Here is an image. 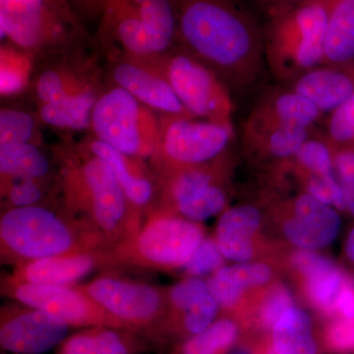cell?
<instances>
[{
	"mask_svg": "<svg viewBox=\"0 0 354 354\" xmlns=\"http://www.w3.org/2000/svg\"><path fill=\"white\" fill-rule=\"evenodd\" d=\"M178 38L227 87L252 85L265 62L264 32L236 0H174Z\"/></svg>",
	"mask_w": 354,
	"mask_h": 354,
	"instance_id": "1",
	"label": "cell"
},
{
	"mask_svg": "<svg viewBox=\"0 0 354 354\" xmlns=\"http://www.w3.org/2000/svg\"><path fill=\"white\" fill-rule=\"evenodd\" d=\"M329 0H304L272 12L264 32L265 59L277 78L292 83L323 64Z\"/></svg>",
	"mask_w": 354,
	"mask_h": 354,
	"instance_id": "2",
	"label": "cell"
},
{
	"mask_svg": "<svg viewBox=\"0 0 354 354\" xmlns=\"http://www.w3.org/2000/svg\"><path fill=\"white\" fill-rule=\"evenodd\" d=\"M165 78L193 118L232 125L234 102L227 86L197 58L174 55L167 62Z\"/></svg>",
	"mask_w": 354,
	"mask_h": 354,
	"instance_id": "3",
	"label": "cell"
},
{
	"mask_svg": "<svg viewBox=\"0 0 354 354\" xmlns=\"http://www.w3.org/2000/svg\"><path fill=\"white\" fill-rule=\"evenodd\" d=\"M2 241L13 252L31 259L59 256L69 250L72 235L59 218L39 207H18L0 221Z\"/></svg>",
	"mask_w": 354,
	"mask_h": 354,
	"instance_id": "4",
	"label": "cell"
},
{
	"mask_svg": "<svg viewBox=\"0 0 354 354\" xmlns=\"http://www.w3.org/2000/svg\"><path fill=\"white\" fill-rule=\"evenodd\" d=\"M91 125L99 141L123 155H137L145 147V113L124 88H114L95 102Z\"/></svg>",
	"mask_w": 354,
	"mask_h": 354,
	"instance_id": "5",
	"label": "cell"
},
{
	"mask_svg": "<svg viewBox=\"0 0 354 354\" xmlns=\"http://www.w3.org/2000/svg\"><path fill=\"white\" fill-rule=\"evenodd\" d=\"M234 125L174 116L164 132L165 155L179 164L197 165L220 155L234 136Z\"/></svg>",
	"mask_w": 354,
	"mask_h": 354,
	"instance_id": "6",
	"label": "cell"
},
{
	"mask_svg": "<svg viewBox=\"0 0 354 354\" xmlns=\"http://www.w3.org/2000/svg\"><path fill=\"white\" fill-rule=\"evenodd\" d=\"M1 38L35 48L59 36L62 25L50 0H0Z\"/></svg>",
	"mask_w": 354,
	"mask_h": 354,
	"instance_id": "7",
	"label": "cell"
},
{
	"mask_svg": "<svg viewBox=\"0 0 354 354\" xmlns=\"http://www.w3.org/2000/svg\"><path fill=\"white\" fill-rule=\"evenodd\" d=\"M69 325L57 317L35 309L9 319L0 329V344L17 354H43L64 342Z\"/></svg>",
	"mask_w": 354,
	"mask_h": 354,
	"instance_id": "8",
	"label": "cell"
},
{
	"mask_svg": "<svg viewBox=\"0 0 354 354\" xmlns=\"http://www.w3.org/2000/svg\"><path fill=\"white\" fill-rule=\"evenodd\" d=\"M201 241L202 232L196 225L164 218L150 223L137 245L140 254L156 264L184 265Z\"/></svg>",
	"mask_w": 354,
	"mask_h": 354,
	"instance_id": "9",
	"label": "cell"
},
{
	"mask_svg": "<svg viewBox=\"0 0 354 354\" xmlns=\"http://www.w3.org/2000/svg\"><path fill=\"white\" fill-rule=\"evenodd\" d=\"M87 293L109 313L127 322L145 323L160 308V295L150 286L100 279L88 286Z\"/></svg>",
	"mask_w": 354,
	"mask_h": 354,
	"instance_id": "10",
	"label": "cell"
},
{
	"mask_svg": "<svg viewBox=\"0 0 354 354\" xmlns=\"http://www.w3.org/2000/svg\"><path fill=\"white\" fill-rule=\"evenodd\" d=\"M15 295L22 304L57 317L68 325L118 326L95 312L82 295L62 286L25 283L18 286Z\"/></svg>",
	"mask_w": 354,
	"mask_h": 354,
	"instance_id": "11",
	"label": "cell"
},
{
	"mask_svg": "<svg viewBox=\"0 0 354 354\" xmlns=\"http://www.w3.org/2000/svg\"><path fill=\"white\" fill-rule=\"evenodd\" d=\"M339 227L341 220L334 209L306 193L297 200L295 216L286 221L285 234L295 245L318 249L334 241Z\"/></svg>",
	"mask_w": 354,
	"mask_h": 354,
	"instance_id": "12",
	"label": "cell"
},
{
	"mask_svg": "<svg viewBox=\"0 0 354 354\" xmlns=\"http://www.w3.org/2000/svg\"><path fill=\"white\" fill-rule=\"evenodd\" d=\"M290 88L309 99L321 113H332L354 94V62L320 65L293 81Z\"/></svg>",
	"mask_w": 354,
	"mask_h": 354,
	"instance_id": "13",
	"label": "cell"
},
{
	"mask_svg": "<svg viewBox=\"0 0 354 354\" xmlns=\"http://www.w3.org/2000/svg\"><path fill=\"white\" fill-rule=\"evenodd\" d=\"M113 78L118 87L127 90L141 104L172 116L193 118L179 101L167 78L132 64L118 65L114 69Z\"/></svg>",
	"mask_w": 354,
	"mask_h": 354,
	"instance_id": "14",
	"label": "cell"
},
{
	"mask_svg": "<svg viewBox=\"0 0 354 354\" xmlns=\"http://www.w3.org/2000/svg\"><path fill=\"white\" fill-rule=\"evenodd\" d=\"M83 176L92 193L95 220L104 230H113L124 214L125 193L113 167L104 158L95 157L85 165Z\"/></svg>",
	"mask_w": 354,
	"mask_h": 354,
	"instance_id": "15",
	"label": "cell"
},
{
	"mask_svg": "<svg viewBox=\"0 0 354 354\" xmlns=\"http://www.w3.org/2000/svg\"><path fill=\"white\" fill-rule=\"evenodd\" d=\"M321 115L322 113L313 102L290 88L265 95L256 104L249 118L283 127L312 129Z\"/></svg>",
	"mask_w": 354,
	"mask_h": 354,
	"instance_id": "16",
	"label": "cell"
},
{
	"mask_svg": "<svg viewBox=\"0 0 354 354\" xmlns=\"http://www.w3.org/2000/svg\"><path fill=\"white\" fill-rule=\"evenodd\" d=\"M295 264L307 279L310 297L326 312L337 309V300L346 288L342 272L334 263L309 251L295 254Z\"/></svg>",
	"mask_w": 354,
	"mask_h": 354,
	"instance_id": "17",
	"label": "cell"
},
{
	"mask_svg": "<svg viewBox=\"0 0 354 354\" xmlns=\"http://www.w3.org/2000/svg\"><path fill=\"white\" fill-rule=\"evenodd\" d=\"M261 216L251 206L230 209L218 225V245L227 259L244 262L252 257L251 237L259 227Z\"/></svg>",
	"mask_w": 354,
	"mask_h": 354,
	"instance_id": "18",
	"label": "cell"
},
{
	"mask_svg": "<svg viewBox=\"0 0 354 354\" xmlns=\"http://www.w3.org/2000/svg\"><path fill=\"white\" fill-rule=\"evenodd\" d=\"M354 62V0H329L322 65Z\"/></svg>",
	"mask_w": 354,
	"mask_h": 354,
	"instance_id": "19",
	"label": "cell"
},
{
	"mask_svg": "<svg viewBox=\"0 0 354 354\" xmlns=\"http://www.w3.org/2000/svg\"><path fill=\"white\" fill-rule=\"evenodd\" d=\"M312 129L283 127L249 118L244 125L247 143L252 144L269 153L272 157H293L300 147L310 138Z\"/></svg>",
	"mask_w": 354,
	"mask_h": 354,
	"instance_id": "20",
	"label": "cell"
},
{
	"mask_svg": "<svg viewBox=\"0 0 354 354\" xmlns=\"http://www.w3.org/2000/svg\"><path fill=\"white\" fill-rule=\"evenodd\" d=\"M92 268L93 260L88 256H53L30 263L24 278L27 283L62 286L82 278Z\"/></svg>",
	"mask_w": 354,
	"mask_h": 354,
	"instance_id": "21",
	"label": "cell"
},
{
	"mask_svg": "<svg viewBox=\"0 0 354 354\" xmlns=\"http://www.w3.org/2000/svg\"><path fill=\"white\" fill-rule=\"evenodd\" d=\"M269 272L264 264H242L223 268L209 283L212 297L218 304L230 307L236 304L242 291L251 286L265 283Z\"/></svg>",
	"mask_w": 354,
	"mask_h": 354,
	"instance_id": "22",
	"label": "cell"
},
{
	"mask_svg": "<svg viewBox=\"0 0 354 354\" xmlns=\"http://www.w3.org/2000/svg\"><path fill=\"white\" fill-rule=\"evenodd\" d=\"M95 102L92 91L79 90L60 101L44 104L39 115L51 127L84 129L91 124Z\"/></svg>",
	"mask_w": 354,
	"mask_h": 354,
	"instance_id": "23",
	"label": "cell"
},
{
	"mask_svg": "<svg viewBox=\"0 0 354 354\" xmlns=\"http://www.w3.org/2000/svg\"><path fill=\"white\" fill-rule=\"evenodd\" d=\"M272 337L278 354H316L311 320L302 310L288 309L274 325Z\"/></svg>",
	"mask_w": 354,
	"mask_h": 354,
	"instance_id": "24",
	"label": "cell"
},
{
	"mask_svg": "<svg viewBox=\"0 0 354 354\" xmlns=\"http://www.w3.org/2000/svg\"><path fill=\"white\" fill-rule=\"evenodd\" d=\"M48 171V160L36 146L30 143L0 145V171L2 174L34 180L44 176Z\"/></svg>",
	"mask_w": 354,
	"mask_h": 354,
	"instance_id": "25",
	"label": "cell"
},
{
	"mask_svg": "<svg viewBox=\"0 0 354 354\" xmlns=\"http://www.w3.org/2000/svg\"><path fill=\"white\" fill-rule=\"evenodd\" d=\"M91 149L95 157L104 158L111 165L125 195L133 203L144 205L150 200L152 196V186L146 179L133 176L128 169L127 160L122 153L99 140L92 144Z\"/></svg>",
	"mask_w": 354,
	"mask_h": 354,
	"instance_id": "26",
	"label": "cell"
},
{
	"mask_svg": "<svg viewBox=\"0 0 354 354\" xmlns=\"http://www.w3.org/2000/svg\"><path fill=\"white\" fill-rule=\"evenodd\" d=\"M59 354H130V348L114 330H93L70 337Z\"/></svg>",
	"mask_w": 354,
	"mask_h": 354,
	"instance_id": "27",
	"label": "cell"
},
{
	"mask_svg": "<svg viewBox=\"0 0 354 354\" xmlns=\"http://www.w3.org/2000/svg\"><path fill=\"white\" fill-rule=\"evenodd\" d=\"M297 162L310 172V177L337 178L334 153L328 141L309 138L295 153Z\"/></svg>",
	"mask_w": 354,
	"mask_h": 354,
	"instance_id": "28",
	"label": "cell"
},
{
	"mask_svg": "<svg viewBox=\"0 0 354 354\" xmlns=\"http://www.w3.org/2000/svg\"><path fill=\"white\" fill-rule=\"evenodd\" d=\"M236 335L234 323L218 321L186 342L183 354H218L234 342Z\"/></svg>",
	"mask_w": 354,
	"mask_h": 354,
	"instance_id": "29",
	"label": "cell"
},
{
	"mask_svg": "<svg viewBox=\"0 0 354 354\" xmlns=\"http://www.w3.org/2000/svg\"><path fill=\"white\" fill-rule=\"evenodd\" d=\"M327 135L332 145L354 149V94L330 113Z\"/></svg>",
	"mask_w": 354,
	"mask_h": 354,
	"instance_id": "30",
	"label": "cell"
},
{
	"mask_svg": "<svg viewBox=\"0 0 354 354\" xmlns=\"http://www.w3.org/2000/svg\"><path fill=\"white\" fill-rule=\"evenodd\" d=\"M35 121L30 114L16 109L0 113V145L29 143L35 132Z\"/></svg>",
	"mask_w": 354,
	"mask_h": 354,
	"instance_id": "31",
	"label": "cell"
},
{
	"mask_svg": "<svg viewBox=\"0 0 354 354\" xmlns=\"http://www.w3.org/2000/svg\"><path fill=\"white\" fill-rule=\"evenodd\" d=\"M225 193L218 186L212 184L194 199L179 204L178 208L190 220L205 221L218 213L225 206Z\"/></svg>",
	"mask_w": 354,
	"mask_h": 354,
	"instance_id": "32",
	"label": "cell"
},
{
	"mask_svg": "<svg viewBox=\"0 0 354 354\" xmlns=\"http://www.w3.org/2000/svg\"><path fill=\"white\" fill-rule=\"evenodd\" d=\"M27 62L12 53L2 51L0 68V92L8 95L19 93L27 81Z\"/></svg>",
	"mask_w": 354,
	"mask_h": 354,
	"instance_id": "33",
	"label": "cell"
},
{
	"mask_svg": "<svg viewBox=\"0 0 354 354\" xmlns=\"http://www.w3.org/2000/svg\"><path fill=\"white\" fill-rule=\"evenodd\" d=\"M212 185V177L201 169L183 172L174 184V195L177 204L194 199Z\"/></svg>",
	"mask_w": 354,
	"mask_h": 354,
	"instance_id": "34",
	"label": "cell"
},
{
	"mask_svg": "<svg viewBox=\"0 0 354 354\" xmlns=\"http://www.w3.org/2000/svg\"><path fill=\"white\" fill-rule=\"evenodd\" d=\"M334 162L346 209L354 216V149H339Z\"/></svg>",
	"mask_w": 354,
	"mask_h": 354,
	"instance_id": "35",
	"label": "cell"
},
{
	"mask_svg": "<svg viewBox=\"0 0 354 354\" xmlns=\"http://www.w3.org/2000/svg\"><path fill=\"white\" fill-rule=\"evenodd\" d=\"M221 255L223 254L215 242L201 241L184 266L190 274H208L220 267L223 263Z\"/></svg>",
	"mask_w": 354,
	"mask_h": 354,
	"instance_id": "36",
	"label": "cell"
},
{
	"mask_svg": "<svg viewBox=\"0 0 354 354\" xmlns=\"http://www.w3.org/2000/svg\"><path fill=\"white\" fill-rule=\"evenodd\" d=\"M184 325L191 334H200L208 329L218 312V302L211 293L185 311Z\"/></svg>",
	"mask_w": 354,
	"mask_h": 354,
	"instance_id": "37",
	"label": "cell"
},
{
	"mask_svg": "<svg viewBox=\"0 0 354 354\" xmlns=\"http://www.w3.org/2000/svg\"><path fill=\"white\" fill-rule=\"evenodd\" d=\"M209 293V286L204 281L190 279L174 286L171 290V297L177 308L187 311Z\"/></svg>",
	"mask_w": 354,
	"mask_h": 354,
	"instance_id": "38",
	"label": "cell"
},
{
	"mask_svg": "<svg viewBox=\"0 0 354 354\" xmlns=\"http://www.w3.org/2000/svg\"><path fill=\"white\" fill-rule=\"evenodd\" d=\"M75 92L67 88L64 78L53 70L44 72L37 84V94L44 104L60 101Z\"/></svg>",
	"mask_w": 354,
	"mask_h": 354,
	"instance_id": "39",
	"label": "cell"
},
{
	"mask_svg": "<svg viewBox=\"0 0 354 354\" xmlns=\"http://www.w3.org/2000/svg\"><path fill=\"white\" fill-rule=\"evenodd\" d=\"M292 298L288 290L278 286L272 291L262 308V321L265 327L274 328L281 316L292 307Z\"/></svg>",
	"mask_w": 354,
	"mask_h": 354,
	"instance_id": "40",
	"label": "cell"
},
{
	"mask_svg": "<svg viewBox=\"0 0 354 354\" xmlns=\"http://www.w3.org/2000/svg\"><path fill=\"white\" fill-rule=\"evenodd\" d=\"M330 348L339 353H354V317L342 318L333 324L328 330Z\"/></svg>",
	"mask_w": 354,
	"mask_h": 354,
	"instance_id": "41",
	"label": "cell"
},
{
	"mask_svg": "<svg viewBox=\"0 0 354 354\" xmlns=\"http://www.w3.org/2000/svg\"><path fill=\"white\" fill-rule=\"evenodd\" d=\"M9 192L10 201L17 207H28L39 201L41 196V190L32 179H20Z\"/></svg>",
	"mask_w": 354,
	"mask_h": 354,
	"instance_id": "42",
	"label": "cell"
},
{
	"mask_svg": "<svg viewBox=\"0 0 354 354\" xmlns=\"http://www.w3.org/2000/svg\"><path fill=\"white\" fill-rule=\"evenodd\" d=\"M337 309L342 312L344 318L354 317V292L349 288H344L337 300Z\"/></svg>",
	"mask_w": 354,
	"mask_h": 354,
	"instance_id": "43",
	"label": "cell"
},
{
	"mask_svg": "<svg viewBox=\"0 0 354 354\" xmlns=\"http://www.w3.org/2000/svg\"><path fill=\"white\" fill-rule=\"evenodd\" d=\"M269 1L272 4V12H274V11L281 10V9L295 6V4L299 3V2L304 1V0H269Z\"/></svg>",
	"mask_w": 354,
	"mask_h": 354,
	"instance_id": "44",
	"label": "cell"
},
{
	"mask_svg": "<svg viewBox=\"0 0 354 354\" xmlns=\"http://www.w3.org/2000/svg\"><path fill=\"white\" fill-rule=\"evenodd\" d=\"M346 252L349 260L354 262V228L353 232H351V234H349L348 241H346Z\"/></svg>",
	"mask_w": 354,
	"mask_h": 354,
	"instance_id": "45",
	"label": "cell"
},
{
	"mask_svg": "<svg viewBox=\"0 0 354 354\" xmlns=\"http://www.w3.org/2000/svg\"><path fill=\"white\" fill-rule=\"evenodd\" d=\"M230 354H249V353L245 351V349H235V351H232Z\"/></svg>",
	"mask_w": 354,
	"mask_h": 354,
	"instance_id": "46",
	"label": "cell"
},
{
	"mask_svg": "<svg viewBox=\"0 0 354 354\" xmlns=\"http://www.w3.org/2000/svg\"><path fill=\"white\" fill-rule=\"evenodd\" d=\"M269 354H278L276 353V351H271V353H270Z\"/></svg>",
	"mask_w": 354,
	"mask_h": 354,
	"instance_id": "47",
	"label": "cell"
},
{
	"mask_svg": "<svg viewBox=\"0 0 354 354\" xmlns=\"http://www.w3.org/2000/svg\"><path fill=\"white\" fill-rule=\"evenodd\" d=\"M102 2H104H104H106V0H102Z\"/></svg>",
	"mask_w": 354,
	"mask_h": 354,
	"instance_id": "48",
	"label": "cell"
}]
</instances>
